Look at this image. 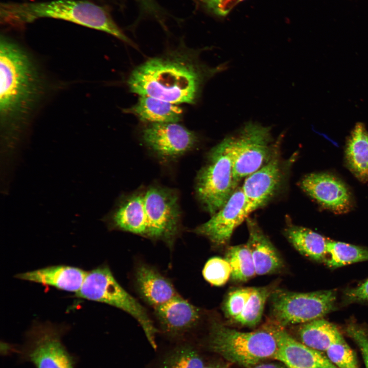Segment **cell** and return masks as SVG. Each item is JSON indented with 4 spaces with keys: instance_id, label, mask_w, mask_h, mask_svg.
Returning <instances> with one entry per match:
<instances>
[{
    "instance_id": "cell-1",
    "label": "cell",
    "mask_w": 368,
    "mask_h": 368,
    "mask_svg": "<svg viewBox=\"0 0 368 368\" xmlns=\"http://www.w3.org/2000/svg\"><path fill=\"white\" fill-rule=\"evenodd\" d=\"M43 90L42 78L32 58L15 41L1 36L0 122L5 142L17 140Z\"/></svg>"
},
{
    "instance_id": "cell-2",
    "label": "cell",
    "mask_w": 368,
    "mask_h": 368,
    "mask_svg": "<svg viewBox=\"0 0 368 368\" xmlns=\"http://www.w3.org/2000/svg\"><path fill=\"white\" fill-rule=\"evenodd\" d=\"M180 52L148 59L130 74L127 84L132 93L173 104H193L206 80L226 67H210Z\"/></svg>"
},
{
    "instance_id": "cell-3",
    "label": "cell",
    "mask_w": 368,
    "mask_h": 368,
    "mask_svg": "<svg viewBox=\"0 0 368 368\" xmlns=\"http://www.w3.org/2000/svg\"><path fill=\"white\" fill-rule=\"evenodd\" d=\"M42 18L61 19L103 31L135 47L105 8L89 1L54 0L1 4L0 20L4 25L20 27Z\"/></svg>"
},
{
    "instance_id": "cell-4",
    "label": "cell",
    "mask_w": 368,
    "mask_h": 368,
    "mask_svg": "<svg viewBox=\"0 0 368 368\" xmlns=\"http://www.w3.org/2000/svg\"><path fill=\"white\" fill-rule=\"evenodd\" d=\"M197 173L195 193L203 208L212 215L222 208L237 188L234 177L232 136L224 139L209 152Z\"/></svg>"
},
{
    "instance_id": "cell-5",
    "label": "cell",
    "mask_w": 368,
    "mask_h": 368,
    "mask_svg": "<svg viewBox=\"0 0 368 368\" xmlns=\"http://www.w3.org/2000/svg\"><path fill=\"white\" fill-rule=\"evenodd\" d=\"M208 347L231 362L251 368L263 360L273 358L278 346L273 335L266 329L241 332L214 321Z\"/></svg>"
},
{
    "instance_id": "cell-6",
    "label": "cell",
    "mask_w": 368,
    "mask_h": 368,
    "mask_svg": "<svg viewBox=\"0 0 368 368\" xmlns=\"http://www.w3.org/2000/svg\"><path fill=\"white\" fill-rule=\"evenodd\" d=\"M77 297L105 303L132 316L142 327L152 347L156 349L157 329L146 309L119 283L108 266H98L88 271Z\"/></svg>"
},
{
    "instance_id": "cell-7",
    "label": "cell",
    "mask_w": 368,
    "mask_h": 368,
    "mask_svg": "<svg viewBox=\"0 0 368 368\" xmlns=\"http://www.w3.org/2000/svg\"><path fill=\"white\" fill-rule=\"evenodd\" d=\"M274 321L285 327L322 318L335 307L334 290L296 292L274 290L270 297Z\"/></svg>"
},
{
    "instance_id": "cell-8",
    "label": "cell",
    "mask_w": 368,
    "mask_h": 368,
    "mask_svg": "<svg viewBox=\"0 0 368 368\" xmlns=\"http://www.w3.org/2000/svg\"><path fill=\"white\" fill-rule=\"evenodd\" d=\"M144 190L146 238L173 246L180 229L181 212L176 190L151 185Z\"/></svg>"
},
{
    "instance_id": "cell-9",
    "label": "cell",
    "mask_w": 368,
    "mask_h": 368,
    "mask_svg": "<svg viewBox=\"0 0 368 368\" xmlns=\"http://www.w3.org/2000/svg\"><path fill=\"white\" fill-rule=\"evenodd\" d=\"M64 331L52 324H34L19 351L21 358L35 368H74V357L62 341Z\"/></svg>"
},
{
    "instance_id": "cell-10",
    "label": "cell",
    "mask_w": 368,
    "mask_h": 368,
    "mask_svg": "<svg viewBox=\"0 0 368 368\" xmlns=\"http://www.w3.org/2000/svg\"><path fill=\"white\" fill-rule=\"evenodd\" d=\"M234 148L233 173L238 183L256 172L272 157L273 139L269 127L249 122L232 135Z\"/></svg>"
},
{
    "instance_id": "cell-11",
    "label": "cell",
    "mask_w": 368,
    "mask_h": 368,
    "mask_svg": "<svg viewBox=\"0 0 368 368\" xmlns=\"http://www.w3.org/2000/svg\"><path fill=\"white\" fill-rule=\"evenodd\" d=\"M250 214L245 196L237 188L224 205L193 232L207 238L216 247L227 245L235 229Z\"/></svg>"
},
{
    "instance_id": "cell-12",
    "label": "cell",
    "mask_w": 368,
    "mask_h": 368,
    "mask_svg": "<svg viewBox=\"0 0 368 368\" xmlns=\"http://www.w3.org/2000/svg\"><path fill=\"white\" fill-rule=\"evenodd\" d=\"M142 137L149 149L164 159L181 156L198 141L195 132L177 123H149L143 129Z\"/></svg>"
},
{
    "instance_id": "cell-13",
    "label": "cell",
    "mask_w": 368,
    "mask_h": 368,
    "mask_svg": "<svg viewBox=\"0 0 368 368\" xmlns=\"http://www.w3.org/2000/svg\"><path fill=\"white\" fill-rule=\"evenodd\" d=\"M265 329L273 335L277 343L273 359L288 368H337L327 356L295 339L274 320L267 324Z\"/></svg>"
},
{
    "instance_id": "cell-14",
    "label": "cell",
    "mask_w": 368,
    "mask_h": 368,
    "mask_svg": "<svg viewBox=\"0 0 368 368\" xmlns=\"http://www.w3.org/2000/svg\"><path fill=\"white\" fill-rule=\"evenodd\" d=\"M301 188L323 206L341 214L352 206L351 194L347 186L337 177L323 173H310L301 180Z\"/></svg>"
},
{
    "instance_id": "cell-15",
    "label": "cell",
    "mask_w": 368,
    "mask_h": 368,
    "mask_svg": "<svg viewBox=\"0 0 368 368\" xmlns=\"http://www.w3.org/2000/svg\"><path fill=\"white\" fill-rule=\"evenodd\" d=\"M282 167L278 155L247 176L241 187L250 213L264 205L277 192L282 182Z\"/></svg>"
},
{
    "instance_id": "cell-16",
    "label": "cell",
    "mask_w": 368,
    "mask_h": 368,
    "mask_svg": "<svg viewBox=\"0 0 368 368\" xmlns=\"http://www.w3.org/2000/svg\"><path fill=\"white\" fill-rule=\"evenodd\" d=\"M153 309L161 330L171 338L192 331L201 317L200 309L179 295Z\"/></svg>"
},
{
    "instance_id": "cell-17",
    "label": "cell",
    "mask_w": 368,
    "mask_h": 368,
    "mask_svg": "<svg viewBox=\"0 0 368 368\" xmlns=\"http://www.w3.org/2000/svg\"><path fill=\"white\" fill-rule=\"evenodd\" d=\"M103 220L110 229H118L146 237L144 190L140 189L118 201L114 208Z\"/></svg>"
},
{
    "instance_id": "cell-18",
    "label": "cell",
    "mask_w": 368,
    "mask_h": 368,
    "mask_svg": "<svg viewBox=\"0 0 368 368\" xmlns=\"http://www.w3.org/2000/svg\"><path fill=\"white\" fill-rule=\"evenodd\" d=\"M134 283L141 297L153 308L179 295L168 279L145 263H140L136 267Z\"/></svg>"
},
{
    "instance_id": "cell-19",
    "label": "cell",
    "mask_w": 368,
    "mask_h": 368,
    "mask_svg": "<svg viewBox=\"0 0 368 368\" xmlns=\"http://www.w3.org/2000/svg\"><path fill=\"white\" fill-rule=\"evenodd\" d=\"M247 221L249 237L246 244L253 258L256 274L281 270L284 262L277 249L255 220L247 218Z\"/></svg>"
},
{
    "instance_id": "cell-20",
    "label": "cell",
    "mask_w": 368,
    "mask_h": 368,
    "mask_svg": "<svg viewBox=\"0 0 368 368\" xmlns=\"http://www.w3.org/2000/svg\"><path fill=\"white\" fill-rule=\"evenodd\" d=\"M87 272L76 267L54 265L19 273L15 277L76 293L80 289Z\"/></svg>"
},
{
    "instance_id": "cell-21",
    "label": "cell",
    "mask_w": 368,
    "mask_h": 368,
    "mask_svg": "<svg viewBox=\"0 0 368 368\" xmlns=\"http://www.w3.org/2000/svg\"><path fill=\"white\" fill-rule=\"evenodd\" d=\"M124 111L148 124L177 123L183 113L182 108L177 104L146 96H140L137 102Z\"/></svg>"
},
{
    "instance_id": "cell-22",
    "label": "cell",
    "mask_w": 368,
    "mask_h": 368,
    "mask_svg": "<svg viewBox=\"0 0 368 368\" xmlns=\"http://www.w3.org/2000/svg\"><path fill=\"white\" fill-rule=\"evenodd\" d=\"M284 235L291 245L303 256L318 262H325L329 240L309 229L295 225H288Z\"/></svg>"
},
{
    "instance_id": "cell-23",
    "label": "cell",
    "mask_w": 368,
    "mask_h": 368,
    "mask_svg": "<svg viewBox=\"0 0 368 368\" xmlns=\"http://www.w3.org/2000/svg\"><path fill=\"white\" fill-rule=\"evenodd\" d=\"M346 158L349 168L360 181H368V131L358 123L349 137Z\"/></svg>"
},
{
    "instance_id": "cell-24",
    "label": "cell",
    "mask_w": 368,
    "mask_h": 368,
    "mask_svg": "<svg viewBox=\"0 0 368 368\" xmlns=\"http://www.w3.org/2000/svg\"><path fill=\"white\" fill-rule=\"evenodd\" d=\"M298 334L302 342L321 352L326 351L341 336L333 324L323 318L304 324Z\"/></svg>"
},
{
    "instance_id": "cell-25",
    "label": "cell",
    "mask_w": 368,
    "mask_h": 368,
    "mask_svg": "<svg viewBox=\"0 0 368 368\" xmlns=\"http://www.w3.org/2000/svg\"><path fill=\"white\" fill-rule=\"evenodd\" d=\"M327 251L329 258L325 262L332 269L368 261V248L363 246L329 240Z\"/></svg>"
},
{
    "instance_id": "cell-26",
    "label": "cell",
    "mask_w": 368,
    "mask_h": 368,
    "mask_svg": "<svg viewBox=\"0 0 368 368\" xmlns=\"http://www.w3.org/2000/svg\"><path fill=\"white\" fill-rule=\"evenodd\" d=\"M225 259L231 267L233 280L245 282L256 274L253 258L246 244L229 247Z\"/></svg>"
},
{
    "instance_id": "cell-27",
    "label": "cell",
    "mask_w": 368,
    "mask_h": 368,
    "mask_svg": "<svg viewBox=\"0 0 368 368\" xmlns=\"http://www.w3.org/2000/svg\"><path fill=\"white\" fill-rule=\"evenodd\" d=\"M273 290L271 286L254 287L244 309L240 314L233 320L245 326H256L260 323L266 302Z\"/></svg>"
},
{
    "instance_id": "cell-28",
    "label": "cell",
    "mask_w": 368,
    "mask_h": 368,
    "mask_svg": "<svg viewBox=\"0 0 368 368\" xmlns=\"http://www.w3.org/2000/svg\"><path fill=\"white\" fill-rule=\"evenodd\" d=\"M204 365L198 351L186 344L168 352L161 361L160 368H203Z\"/></svg>"
},
{
    "instance_id": "cell-29",
    "label": "cell",
    "mask_w": 368,
    "mask_h": 368,
    "mask_svg": "<svg viewBox=\"0 0 368 368\" xmlns=\"http://www.w3.org/2000/svg\"><path fill=\"white\" fill-rule=\"evenodd\" d=\"M330 361L337 368H359L355 352L341 335L326 351Z\"/></svg>"
},
{
    "instance_id": "cell-30",
    "label": "cell",
    "mask_w": 368,
    "mask_h": 368,
    "mask_svg": "<svg viewBox=\"0 0 368 368\" xmlns=\"http://www.w3.org/2000/svg\"><path fill=\"white\" fill-rule=\"evenodd\" d=\"M232 268L227 261L218 257L210 258L202 270L204 279L215 286L224 285L231 277Z\"/></svg>"
},
{
    "instance_id": "cell-31",
    "label": "cell",
    "mask_w": 368,
    "mask_h": 368,
    "mask_svg": "<svg viewBox=\"0 0 368 368\" xmlns=\"http://www.w3.org/2000/svg\"><path fill=\"white\" fill-rule=\"evenodd\" d=\"M253 289L254 287L238 288L228 293L223 305V310L226 317L233 320L240 314Z\"/></svg>"
},
{
    "instance_id": "cell-32",
    "label": "cell",
    "mask_w": 368,
    "mask_h": 368,
    "mask_svg": "<svg viewBox=\"0 0 368 368\" xmlns=\"http://www.w3.org/2000/svg\"><path fill=\"white\" fill-rule=\"evenodd\" d=\"M209 12L218 16H224L243 0H194Z\"/></svg>"
},
{
    "instance_id": "cell-33",
    "label": "cell",
    "mask_w": 368,
    "mask_h": 368,
    "mask_svg": "<svg viewBox=\"0 0 368 368\" xmlns=\"http://www.w3.org/2000/svg\"><path fill=\"white\" fill-rule=\"evenodd\" d=\"M346 332L358 346L365 368H368V333L359 326L351 324L346 328Z\"/></svg>"
},
{
    "instance_id": "cell-34",
    "label": "cell",
    "mask_w": 368,
    "mask_h": 368,
    "mask_svg": "<svg viewBox=\"0 0 368 368\" xmlns=\"http://www.w3.org/2000/svg\"><path fill=\"white\" fill-rule=\"evenodd\" d=\"M343 303L346 305L368 302V279L358 286L344 291Z\"/></svg>"
},
{
    "instance_id": "cell-35",
    "label": "cell",
    "mask_w": 368,
    "mask_h": 368,
    "mask_svg": "<svg viewBox=\"0 0 368 368\" xmlns=\"http://www.w3.org/2000/svg\"><path fill=\"white\" fill-rule=\"evenodd\" d=\"M143 10L155 18H160V9L154 0H136Z\"/></svg>"
},
{
    "instance_id": "cell-36",
    "label": "cell",
    "mask_w": 368,
    "mask_h": 368,
    "mask_svg": "<svg viewBox=\"0 0 368 368\" xmlns=\"http://www.w3.org/2000/svg\"><path fill=\"white\" fill-rule=\"evenodd\" d=\"M287 366L283 363H259L251 368H286Z\"/></svg>"
},
{
    "instance_id": "cell-37",
    "label": "cell",
    "mask_w": 368,
    "mask_h": 368,
    "mask_svg": "<svg viewBox=\"0 0 368 368\" xmlns=\"http://www.w3.org/2000/svg\"><path fill=\"white\" fill-rule=\"evenodd\" d=\"M203 368H228L224 364L220 363H212L205 364Z\"/></svg>"
},
{
    "instance_id": "cell-38",
    "label": "cell",
    "mask_w": 368,
    "mask_h": 368,
    "mask_svg": "<svg viewBox=\"0 0 368 368\" xmlns=\"http://www.w3.org/2000/svg\"><path fill=\"white\" fill-rule=\"evenodd\" d=\"M286 368H288V367H286Z\"/></svg>"
}]
</instances>
